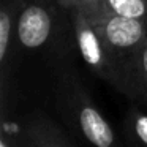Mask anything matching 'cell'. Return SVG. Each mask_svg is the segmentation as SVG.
<instances>
[{
  "instance_id": "6da1fadb",
  "label": "cell",
  "mask_w": 147,
  "mask_h": 147,
  "mask_svg": "<svg viewBox=\"0 0 147 147\" xmlns=\"http://www.w3.org/2000/svg\"><path fill=\"white\" fill-rule=\"evenodd\" d=\"M59 106L70 130L87 147H127L89 92L74 78L60 84Z\"/></svg>"
},
{
  "instance_id": "7a4b0ae2",
  "label": "cell",
  "mask_w": 147,
  "mask_h": 147,
  "mask_svg": "<svg viewBox=\"0 0 147 147\" xmlns=\"http://www.w3.org/2000/svg\"><path fill=\"white\" fill-rule=\"evenodd\" d=\"M82 13L90 21L109 52L120 63L147 40V19L120 16L105 10L100 3L84 10Z\"/></svg>"
},
{
  "instance_id": "3957f363",
  "label": "cell",
  "mask_w": 147,
  "mask_h": 147,
  "mask_svg": "<svg viewBox=\"0 0 147 147\" xmlns=\"http://www.w3.org/2000/svg\"><path fill=\"white\" fill-rule=\"evenodd\" d=\"M73 30L81 57L95 76L109 82L115 90L120 86L122 63L109 52L103 40L82 11H71Z\"/></svg>"
},
{
  "instance_id": "277c9868",
  "label": "cell",
  "mask_w": 147,
  "mask_h": 147,
  "mask_svg": "<svg viewBox=\"0 0 147 147\" xmlns=\"http://www.w3.org/2000/svg\"><path fill=\"white\" fill-rule=\"evenodd\" d=\"M54 32V16L46 7L32 2L18 14L16 36L21 46L27 49L41 48Z\"/></svg>"
},
{
  "instance_id": "5b68a950",
  "label": "cell",
  "mask_w": 147,
  "mask_h": 147,
  "mask_svg": "<svg viewBox=\"0 0 147 147\" xmlns=\"http://www.w3.org/2000/svg\"><path fill=\"white\" fill-rule=\"evenodd\" d=\"M21 147H74L67 131L45 112H33L19 131Z\"/></svg>"
},
{
  "instance_id": "8992f818",
  "label": "cell",
  "mask_w": 147,
  "mask_h": 147,
  "mask_svg": "<svg viewBox=\"0 0 147 147\" xmlns=\"http://www.w3.org/2000/svg\"><path fill=\"white\" fill-rule=\"evenodd\" d=\"M117 90L147 109V40L123 59Z\"/></svg>"
},
{
  "instance_id": "52a82bcc",
  "label": "cell",
  "mask_w": 147,
  "mask_h": 147,
  "mask_svg": "<svg viewBox=\"0 0 147 147\" xmlns=\"http://www.w3.org/2000/svg\"><path fill=\"white\" fill-rule=\"evenodd\" d=\"M127 147H147V111L131 106L123 120Z\"/></svg>"
},
{
  "instance_id": "ba28073f",
  "label": "cell",
  "mask_w": 147,
  "mask_h": 147,
  "mask_svg": "<svg viewBox=\"0 0 147 147\" xmlns=\"http://www.w3.org/2000/svg\"><path fill=\"white\" fill-rule=\"evenodd\" d=\"M16 21L18 16H14V10L8 2H3L0 10V65L5 70L7 57L10 54L13 35L16 33Z\"/></svg>"
},
{
  "instance_id": "9c48e42d",
  "label": "cell",
  "mask_w": 147,
  "mask_h": 147,
  "mask_svg": "<svg viewBox=\"0 0 147 147\" xmlns=\"http://www.w3.org/2000/svg\"><path fill=\"white\" fill-rule=\"evenodd\" d=\"M105 10L125 18L147 19V0H101Z\"/></svg>"
},
{
  "instance_id": "30bf717a",
  "label": "cell",
  "mask_w": 147,
  "mask_h": 147,
  "mask_svg": "<svg viewBox=\"0 0 147 147\" xmlns=\"http://www.w3.org/2000/svg\"><path fill=\"white\" fill-rule=\"evenodd\" d=\"M0 147H21L19 133H14L8 128V123L3 122L2 127V134H0Z\"/></svg>"
},
{
  "instance_id": "8fae6325",
  "label": "cell",
  "mask_w": 147,
  "mask_h": 147,
  "mask_svg": "<svg viewBox=\"0 0 147 147\" xmlns=\"http://www.w3.org/2000/svg\"><path fill=\"white\" fill-rule=\"evenodd\" d=\"M100 2H101V0H59V3L70 11H74V10L84 11V10H87V8L93 7V5L100 3Z\"/></svg>"
},
{
  "instance_id": "7c38bea8",
  "label": "cell",
  "mask_w": 147,
  "mask_h": 147,
  "mask_svg": "<svg viewBox=\"0 0 147 147\" xmlns=\"http://www.w3.org/2000/svg\"><path fill=\"white\" fill-rule=\"evenodd\" d=\"M19 2H35V0H19Z\"/></svg>"
}]
</instances>
